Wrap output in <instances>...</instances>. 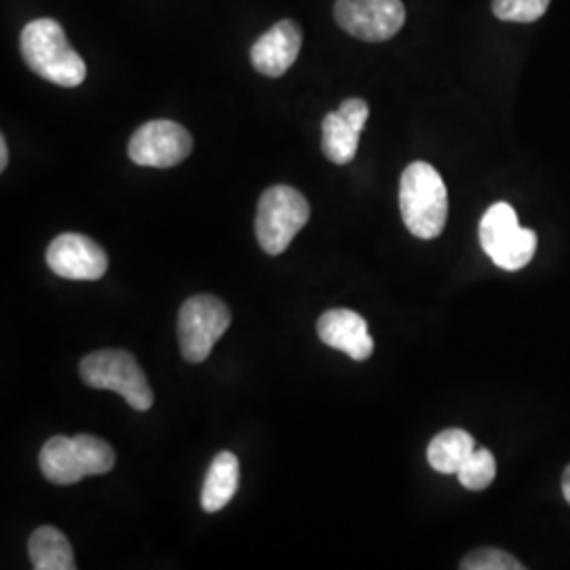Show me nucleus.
I'll return each mask as SVG.
<instances>
[{
    "label": "nucleus",
    "instance_id": "nucleus-1",
    "mask_svg": "<svg viewBox=\"0 0 570 570\" xmlns=\"http://www.w3.org/2000/svg\"><path fill=\"white\" fill-rule=\"evenodd\" d=\"M21 58L45 81L60 87H79L87 77V66L68 42L56 20L41 18L21 30Z\"/></svg>",
    "mask_w": 570,
    "mask_h": 570
},
{
    "label": "nucleus",
    "instance_id": "nucleus-2",
    "mask_svg": "<svg viewBox=\"0 0 570 570\" xmlns=\"http://www.w3.org/2000/svg\"><path fill=\"white\" fill-rule=\"evenodd\" d=\"M400 209L416 239H435L449 220V190L433 165H407L400 183Z\"/></svg>",
    "mask_w": 570,
    "mask_h": 570
},
{
    "label": "nucleus",
    "instance_id": "nucleus-3",
    "mask_svg": "<svg viewBox=\"0 0 570 570\" xmlns=\"http://www.w3.org/2000/svg\"><path fill=\"white\" fill-rule=\"evenodd\" d=\"M42 475L60 487L77 484L87 475H102L115 468V450L100 438L81 433L56 435L41 450Z\"/></svg>",
    "mask_w": 570,
    "mask_h": 570
},
{
    "label": "nucleus",
    "instance_id": "nucleus-4",
    "mask_svg": "<svg viewBox=\"0 0 570 570\" xmlns=\"http://www.w3.org/2000/svg\"><path fill=\"white\" fill-rule=\"evenodd\" d=\"M79 372L85 385L115 391L134 410L146 412L155 402L153 389L146 381L142 367L131 353L121 348H104L89 353L82 360Z\"/></svg>",
    "mask_w": 570,
    "mask_h": 570
},
{
    "label": "nucleus",
    "instance_id": "nucleus-5",
    "mask_svg": "<svg viewBox=\"0 0 570 570\" xmlns=\"http://www.w3.org/2000/svg\"><path fill=\"white\" fill-rule=\"evenodd\" d=\"M311 207L303 193L292 186H271L258 202L256 237L268 256L284 254L294 237L305 228Z\"/></svg>",
    "mask_w": 570,
    "mask_h": 570
},
{
    "label": "nucleus",
    "instance_id": "nucleus-6",
    "mask_svg": "<svg viewBox=\"0 0 570 570\" xmlns=\"http://www.w3.org/2000/svg\"><path fill=\"white\" fill-rule=\"evenodd\" d=\"M480 244L503 271H520L537 252V233L522 228L510 204L490 205L480 220Z\"/></svg>",
    "mask_w": 570,
    "mask_h": 570
},
{
    "label": "nucleus",
    "instance_id": "nucleus-7",
    "mask_svg": "<svg viewBox=\"0 0 570 570\" xmlns=\"http://www.w3.org/2000/svg\"><path fill=\"white\" fill-rule=\"evenodd\" d=\"M228 326L230 311L220 298L209 294L188 298L178 315V341L184 360L190 364L205 362Z\"/></svg>",
    "mask_w": 570,
    "mask_h": 570
},
{
    "label": "nucleus",
    "instance_id": "nucleus-8",
    "mask_svg": "<svg viewBox=\"0 0 570 570\" xmlns=\"http://www.w3.org/2000/svg\"><path fill=\"white\" fill-rule=\"evenodd\" d=\"M334 18L346 35L366 42L393 39L404 21L402 0H336Z\"/></svg>",
    "mask_w": 570,
    "mask_h": 570
},
{
    "label": "nucleus",
    "instance_id": "nucleus-9",
    "mask_svg": "<svg viewBox=\"0 0 570 570\" xmlns=\"http://www.w3.org/2000/svg\"><path fill=\"white\" fill-rule=\"evenodd\" d=\"M193 150V138L183 125L174 121H148L136 129L129 140V159L142 167L167 169L183 164Z\"/></svg>",
    "mask_w": 570,
    "mask_h": 570
},
{
    "label": "nucleus",
    "instance_id": "nucleus-10",
    "mask_svg": "<svg viewBox=\"0 0 570 570\" xmlns=\"http://www.w3.org/2000/svg\"><path fill=\"white\" fill-rule=\"evenodd\" d=\"M47 265L61 279L96 282L108 271L102 245L79 233H63L47 247Z\"/></svg>",
    "mask_w": 570,
    "mask_h": 570
},
{
    "label": "nucleus",
    "instance_id": "nucleus-11",
    "mask_svg": "<svg viewBox=\"0 0 570 570\" xmlns=\"http://www.w3.org/2000/svg\"><path fill=\"white\" fill-rule=\"evenodd\" d=\"M367 115L370 108L360 98L345 100L338 110L326 115L322 125V148L332 164L346 165L355 159Z\"/></svg>",
    "mask_w": 570,
    "mask_h": 570
},
{
    "label": "nucleus",
    "instance_id": "nucleus-12",
    "mask_svg": "<svg viewBox=\"0 0 570 570\" xmlns=\"http://www.w3.org/2000/svg\"><path fill=\"white\" fill-rule=\"evenodd\" d=\"M303 35L292 20L279 21L254 42L249 58L252 66L271 79L284 77L301 53Z\"/></svg>",
    "mask_w": 570,
    "mask_h": 570
},
{
    "label": "nucleus",
    "instance_id": "nucleus-13",
    "mask_svg": "<svg viewBox=\"0 0 570 570\" xmlns=\"http://www.w3.org/2000/svg\"><path fill=\"white\" fill-rule=\"evenodd\" d=\"M317 334L324 345L343 351L355 362H364L374 353L366 320L351 308H332L324 313L317 322Z\"/></svg>",
    "mask_w": 570,
    "mask_h": 570
},
{
    "label": "nucleus",
    "instance_id": "nucleus-14",
    "mask_svg": "<svg viewBox=\"0 0 570 570\" xmlns=\"http://www.w3.org/2000/svg\"><path fill=\"white\" fill-rule=\"evenodd\" d=\"M239 489V461L233 452H218L207 469L204 490H202V508L207 513L226 508L235 492Z\"/></svg>",
    "mask_w": 570,
    "mask_h": 570
},
{
    "label": "nucleus",
    "instance_id": "nucleus-15",
    "mask_svg": "<svg viewBox=\"0 0 570 570\" xmlns=\"http://www.w3.org/2000/svg\"><path fill=\"white\" fill-rule=\"evenodd\" d=\"M30 562L37 570H75V553L66 534L53 527L35 530L28 543Z\"/></svg>",
    "mask_w": 570,
    "mask_h": 570
},
{
    "label": "nucleus",
    "instance_id": "nucleus-16",
    "mask_svg": "<svg viewBox=\"0 0 570 570\" xmlns=\"http://www.w3.org/2000/svg\"><path fill=\"white\" fill-rule=\"evenodd\" d=\"M475 450L473 435L463 429H446L431 440L428 449V461L431 468L440 473H459L469 454Z\"/></svg>",
    "mask_w": 570,
    "mask_h": 570
},
{
    "label": "nucleus",
    "instance_id": "nucleus-17",
    "mask_svg": "<svg viewBox=\"0 0 570 570\" xmlns=\"http://www.w3.org/2000/svg\"><path fill=\"white\" fill-rule=\"evenodd\" d=\"M459 482L468 490L489 489L494 482L497 475V461L492 456V452L487 449H475L469 454L468 461L463 463V468L459 469Z\"/></svg>",
    "mask_w": 570,
    "mask_h": 570
},
{
    "label": "nucleus",
    "instance_id": "nucleus-18",
    "mask_svg": "<svg viewBox=\"0 0 570 570\" xmlns=\"http://www.w3.org/2000/svg\"><path fill=\"white\" fill-rule=\"evenodd\" d=\"M551 0H492V13L501 21L530 23L541 20Z\"/></svg>",
    "mask_w": 570,
    "mask_h": 570
},
{
    "label": "nucleus",
    "instance_id": "nucleus-19",
    "mask_svg": "<svg viewBox=\"0 0 570 570\" xmlns=\"http://www.w3.org/2000/svg\"><path fill=\"white\" fill-rule=\"evenodd\" d=\"M463 570H524V564H520L513 556L508 551L492 550V548H484V550H475L469 553L468 558H463L461 562Z\"/></svg>",
    "mask_w": 570,
    "mask_h": 570
},
{
    "label": "nucleus",
    "instance_id": "nucleus-20",
    "mask_svg": "<svg viewBox=\"0 0 570 570\" xmlns=\"http://www.w3.org/2000/svg\"><path fill=\"white\" fill-rule=\"evenodd\" d=\"M7 165H9V146L4 138H0V171H4Z\"/></svg>",
    "mask_w": 570,
    "mask_h": 570
},
{
    "label": "nucleus",
    "instance_id": "nucleus-21",
    "mask_svg": "<svg viewBox=\"0 0 570 570\" xmlns=\"http://www.w3.org/2000/svg\"><path fill=\"white\" fill-rule=\"evenodd\" d=\"M562 492H564V499L569 501L570 505V465L564 471V475H562Z\"/></svg>",
    "mask_w": 570,
    "mask_h": 570
}]
</instances>
